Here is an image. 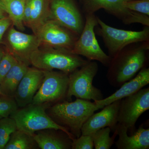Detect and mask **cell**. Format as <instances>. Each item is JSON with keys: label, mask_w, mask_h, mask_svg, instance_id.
<instances>
[{"label": "cell", "mask_w": 149, "mask_h": 149, "mask_svg": "<svg viewBox=\"0 0 149 149\" xmlns=\"http://www.w3.org/2000/svg\"><path fill=\"white\" fill-rule=\"evenodd\" d=\"M149 41L126 46L111 58L107 77L111 85L119 88L135 77L148 61Z\"/></svg>", "instance_id": "cell-1"}, {"label": "cell", "mask_w": 149, "mask_h": 149, "mask_svg": "<svg viewBox=\"0 0 149 149\" xmlns=\"http://www.w3.org/2000/svg\"><path fill=\"white\" fill-rule=\"evenodd\" d=\"M27 0H0L4 10L10 19L14 27L24 31L23 15Z\"/></svg>", "instance_id": "cell-21"}, {"label": "cell", "mask_w": 149, "mask_h": 149, "mask_svg": "<svg viewBox=\"0 0 149 149\" xmlns=\"http://www.w3.org/2000/svg\"><path fill=\"white\" fill-rule=\"evenodd\" d=\"M2 96V93L1 92V89H0V96Z\"/></svg>", "instance_id": "cell-33"}, {"label": "cell", "mask_w": 149, "mask_h": 149, "mask_svg": "<svg viewBox=\"0 0 149 149\" xmlns=\"http://www.w3.org/2000/svg\"><path fill=\"white\" fill-rule=\"evenodd\" d=\"M7 41L10 48L8 49L17 60L29 65L31 54L40 47L36 35L25 34L17 30L14 26L9 30Z\"/></svg>", "instance_id": "cell-13"}, {"label": "cell", "mask_w": 149, "mask_h": 149, "mask_svg": "<svg viewBox=\"0 0 149 149\" xmlns=\"http://www.w3.org/2000/svg\"><path fill=\"white\" fill-rule=\"evenodd\" d=\"M17 129L16 123L9 117L0 119V148L3 149L11 135Z\"/></svg>", "instance_id": "cell-24"}, {"label": "cell", "mask_w": 149, "mask_h": 149, "mask_svg": "<svg viewBox=\"0 0 149 149\" xmlns=\"http://www.w3.org/2000/svg\"><path fill=\"white\" fill-rule=\"evenodd\" d=\"M6 13L5 12L1 4L0 3V19H3L5 18L8 17L6 16Z\"/></svg>", "instance_id": "cell-30"}, {"label": "cell", "mask_w": 149, "mask_h": 149, "mask_svg": "<svg viewBox=\"0 0 149 149\" xmlns=\"http://www.w3.org/2000/svg\"><path fill=\"white\" fill-rule=\"evenodd\" d=\"M48 104H30L24 107L17 109L10 116L16 123L17 130L33 136L39 130L54 129L62 130L70 137L74 136L64 127L57 124L48 115L46 111L50 106Z\"/></svg>", "instance_id": "cell-4"}, {"label": "cell", "mask_w": 149, "mask_h": 149, "mask_svg": "<svg viewBox=\"0 0 149 149\" xmlns=\"http://www.w3.org/2000/svg\"><path fill=\"white\" fill-rule=\"evenodd\" d=\"M85 24L80 36L76 41L71 52L85 57L89 61L100 62L108 67L111 58L104 52L96 38L95 28L98 25L95 14L85 15Z\"/></svg>", "instance_id": "cell-7"}, {"label": "cell", "mask_w": 149, "mask_h": 149, "mask_svg": "<svg viewBox=\"0 0 149 149\" xmlns=\"http://www.w3.org/2000/svg\"><path fill=\"white\" fill-rule=\"evenodd\" d=\"M41 46L71 52L78 36L52 19L45 22L35 34Z\"/></svg>", "instance_id": "cell-12"}, {"label": "cell", "mask_w": 149, "mask_h": 149, "mask_svg": "<svg viewBox=\"0 0 149 149\" xmlns=\"http://www.w3.org/2000/svg\"><path fill=\"white\" fill-rule=\"evenodd\" d=\"M4 19H0V24H1L2 22H3V20Z\"/></svg>", "instance_id": "cell-32"}, {"label": "cell", "mask_w": 149, "mask_h": 149, "mask_svg": "<svg viewBox=\"0 0 149 149\" xmlns=\"http://www.w3.org/2000/svg\"><path fill=\"white\" fill-rule=\"evenodd\" d=\"M32 5L31 0H27L24 8V15H23V21L24 25L27 26L29 24L31 17Z\"/></svg>", "instance_id": "cell-28"}, {"label": "cell", "mask_w": 149, "mask_h": 149, "mask_svg": "<svg viewBox=\"0 0 149 149\" xmlns=\"http://www.w3.org/2000/svg\"><path fill=\"white\" fill-rule=\"evenodd\" d=\"M89 61L70 51L54 48H39L29 57V63L43 70L57 69L69 74Z\"/></svg>", "instance_id": "cell-3"}, {"label": "cell", "mask_w": 149, "mask_h": 149, "mask_svg": "<svg viewBox=\"0 0 149 149\" xmlns=\"http://www.w3.org/2000/svg\"><path fill=\"white\" fill-rule=\"evenodd\" d=\"M149 84V68L145 67L139 71L135 77L123 84L119 89L110 96L94 102L96 104L104 107L137 93Z\"/></svg>", "instance_id": "cell-16"}, {"label": "cell", "mask_w": 149, "mask_h": 149, "mask_svg": "<svg viewBox=\"0 0 149 149\" xmlns=\"http://www.w3.org/2000/svg\"><path fill=\"white\" fill-rule=\"evenodd\" d=\"M98 71V65L94 61L85 65L68 74L69 82L66 95L68 101L72 96L76 98L94 102L104 98L102 91L93 86V79Z\"/></svg>", "instance_id": "cell-5"}, {"label": "cell", "mask_w": 149, "mask_h": 149, "mask_svg": "<svg viewBox=\"0 0 149 149\" xmlns=\"http://www.w3.org/2000/svg\"><path fill=\"white\" fill-rule=\"evenodd\" d=\"M50 19L79 37L85 20L75 0H50Z\"/></svg>", "instance_id": "cell-11"}, {"label": "cell", "mask_w": 149, "mask_h": 149, "mask_svg": "<svg viewBox=\"0 0 149 149\" xmlns=\"http://www.w3.org/2000/svg\"><path fill=\"white\" fill-rule=\"evenodd\" d=\"M124 6L129 10L149 16V0H129Z\"/></svg>", "instance_id": "cell-26"}, {"label": "cell", "mask_w": 149, "mask_h": 149, "mask_svg": "<svg viewBox=\"0 0 149 149\" xmlns=\"http://www.w3.org/2000/svg\"><path fill=\"white\" fill-rule=\"evenodd\" d=\"M129 0H83V12L85 15L95 14L100 9L119 19L125 24L140 23L149 26V16L129 10L124 7Z\"/></svg>", "instance_id": "cell-9"}, {"label": "cell", "mask_w": 149, "mask_h": 149, "mask_svg": "<svg viewBox=\"0 0 149 149\" xmlns=\"http://www.w3.org/2000/svg\"><path fill=\"white\" fill-rule=\"evenodd\" d=\"M29 67L24 62L17 60L0 83L2 95L13 97L19 84Z\"/></svg>", "instance_id": "cell-19"}, {"label": "cell", "mask_w": 149, "mask_h": 149, "mask_svg": "<svg viewBox=\"0 0 149 149\" xmlns=\"http://www.w3.org/2000/svg\"><path fill=\"white\" fill-rule=\"evenodd\" d=\"M6 51H5L2 48L0 47V63Z\"/></svg>", "instance_id": "cell-31"}, {"label": "cell", "mask_w": 149, "mask_h": 149, "mask_svg": "<svg viewBox=\"0 0 149 149\" xmlns=\"http://www.w3.org/2000/svg\"><path fill=\"white\" fill-rule=\"evenodd\" d=\"M12 24L10 19L8 17L4 19L3 22L0 24V43L2 41L3 36L6 30Z\"/></svg>", "instance_id": "cell-29"}, {"label": "cell", "mask_w": 149, "mask_h": 149, "mask_svg": "<svg viewBox=\"0 0 149 149\" xmlns=\"http://www.w3.org/2000/svg\"><path fill=\"white\" fill-rule=\"evenodd\" d=\"M94 143L90 135H82L72 140V149H93Z\"/></svg>", "instance_id": "cell-27"}, {"label": "cell", "mask_w": 149, "mask_h": 149, "mask_svg": "<svg viewBox=\"0 0 149 149\" xmlns=\"http://www.w3.org/2000/svg\"><path fill=\"white\" fill-rule=\"evenodd\" d=\"M118 136L116 142L118 149H148L149 129L144 128L141 125L136 132L128 135V129L124 125L117 123L114 129Z\"/></svg>", "instance_id": "cell-17"}, {"label": "cell", "mask_w": 149, "mask_h": 149, "mask_svg": "<svg viewBox=\"0 0 149 149\" xmlns=\"http://www.w3.org/2000/svg\"><path fill=\"white\" fill-rule=\"evenodd\" d=\"M97 17L99 27L96 29L97 35L102 38L108 55L111 58L126 46L133 43L149 41V27L140 31H130L111 27Z\"/></svg>", "instance_id": "cell-6"}, {"label": "cell", "mask_w": 149, "mask_h": 149, "mask_svg": "<svg viewBox=\"0 0 149 149\" xmlns=\"http://www.w3.org/2000/svg\"><path fill=\"white\" fill-rule=\"evenodd\" d=\"M121 100L116 101L104 107L101 111L93 113L82 126L81 135H91L99 129L107 127L114 130L118 123V114Z\"/></svg>", "instance_id": "cell-15"}, {"label": "cell", "mask_w": 149, "mask_h": 149, "mask_svg": "<svg viewBox=\"0 0 149 149\" xmlns=\"http://www.w3.org/2000/svg\"><path fill=\"white\" fill-rule=\"evenodd\" d=\"M79 1H80L81 2H82V1H83V0H79Z\"/></svg>", "instance_id": "cell-34"}, {"label": "cell", "mask_w": 149, "mask_h": 149, "mask_svg": "<svg viewBox=\"0 0 149 149\" xmlns=\"http://www.w3.org/2000/svg\"><path fill=\"white\" fill-rule=\"evenodd\" d=\"M0 149H1V148H0Z\"/></svg>", "instance_id": "cell-35"}, {"label": "cell", "mask_w": 149, "mask_h": 149, "mask_svg": "<svg viewBox=\"0 0 149 149\" xmlns=\"http://www.w3.org/2000/svg\"><path fill=\"white\" fill-rule=\"evenodd\" d=\"M38 148L33 136L17 129L11 135L3 149H35Z\"/></svg>", "instance_id": "cell-22"}, {"label": "cell", "mask_w": 149, "mask_h": 149, "mask_svg": "<svg viewBox=\"0 0 149 149\" xmlns=\"http://www.w3.org/2000/svg\"><path fill=\"white\" fill-rule=\"evenodd\" d=\"M42 85L35 94L31 104H42L57 103L66 99L69 77L62 71L43 70Z\"/></svg>", "instance_id": "cell-8"}, {"label": "cell", "mask_w": 149, "mask_h": 149, "mask_svg": "<svg viewBox=\"0 0 149 149\" xmlns=\"http://www.w3.org/2000/svg\"><path fill=\"white\" fill-rule=\"evenodd\" d=\"M44 77L43 70L34 67L28 68L14 95L18 107H24L31 104L42 85Z\"/></svg>", "instance_id": "cell-14"}, {"label": "cell", "mask_w": 149, "mask_h": 149, "mask_svg": "<svg viewBox=\"0 0 149 149\" xmlns=\"http://www.w3.org/2000/svg\"><path fill=\"white\" fill-rule=\"evenodd\" d=\"M149 109V88H142L121 100L118 114V123L125 126L132 134L139 117Z\"/></svg>", "instance_id": "cell-10"}, {"label": "cell", "mask_w": 149, "mask_h": 149, "mask_svg": "<svg viewBox=\"0 0 149 149\" xmlns=\"http://www.w3.org/2000/svg\"><path fill=\"white\" fill-rule=\"evenodd\" d=\"M31 17L27 27L35 34L40 27L50 19V0H31Z\"/></svg>", "instance_id": "cell-20"}, {"label": "cell", "mask_w": 149, "mask_h": 149, "mask_svg": "<svg viewBox=\"0 0 149 149\" xmlns=\"http://www.w3.org/2000/svg\"><path fill=\"white\" fill-rule=\"evenodd\" d=\"M111 130L109 127H105L97 130L90 136L93 139L94 147L95 149H109L114 143L116 137L118 136L116 130L112 137H110Z\"/></svg>", "instance_id": "cell-23"}, {"label": "cell", "mask_w": 149, "mask_h": 149, "mask_svg": "<svg viewBox=\"0 0 149 149\" xmlns=\"http://www.w3.org/2000/svg\"><path fill=\"white\" fill-rule=\"evenodd\" d=\"M104 107L91 101L76 98L74 102L63 100L48 108V115L57 124L64 127L74 138L82 134L85 121L96 111Z\"/></svg>", "instance_id": "cell-2"}, {"label": "cell", "mask_w": 149, "mask_h": 149, "mask_svg": "<svg viewBox=\"0 0 149 149\" xmlns=\"http://www.w3.org/2000/svg\"><path fill=\"white\" fill-rule=\"evenodd\" d=\"M34 140L41 149H71L72 139L62 130L47 129L35 132Z\"/></svg>", "instance_id": "cell-18"}, {"label": "cell", "mask_w": 149, "mask_h": 149, "mask_svg": "<svg viewBox=\"0 0 149 149\" xmlns=\"http://www.w3.org/2000/svg\"><path fill=\"white\" fill-rule=\"evenodd\" d=\"M17 61L8 49L6 51L0 63V83Z\"/></svg>", "instance_id": "cell-25"}]
</instances>
